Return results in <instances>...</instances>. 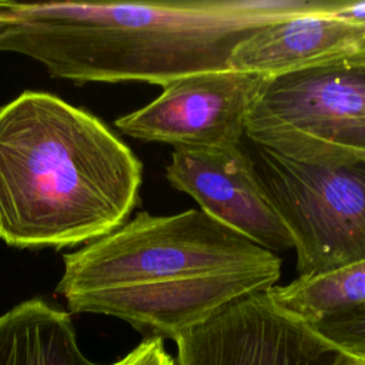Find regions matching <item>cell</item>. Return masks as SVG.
Segmentation results:
<instances>
[{"mask_svg": "<svg viewBox=\"0 0 365 365\" xmlns=\"http://www.w3.org/2000/svg\"><path fill=\"white\" fill-rule=\"evenodd\" d=\"M338 0H182L114 3L0 1V51L38 61L51 77L165 84L227 70L255 30L335 13Z\"/></svg>", "mask_w": 365, "mask_h": 365, "instance_id": "obj_1", "label": "cell"}, {"mask_svg": "<svg viewBox=\"0 0 365 365\" xmlns=\"http://www.w3.org/2000/svg\"><path fill=\"white\" fill-rule=\"evenodd\" d=\"M143 164L98 117L44 91L0 107V238L16 248L88 244L138 202Z\"/></svg>", "mask_w": 365, "mask_h": 365, "instance_id": "obj_2", "label": "cell"}, {"mask_svg": "<svg viewBox=\"0 0 365 365\" xmlns=\"http://www.w3.org/2000/svg\"><path fill=\"white\" fill-rule=\"evenodd\" d=\"M56 291L73 294L175 278L277 267L281 259L201 210L138 212L110 234L63 255Z\"/></svg>", "mask_w": 365, "mask_h": 365, "instance_id": "obj_3", "label": "cell"}, {"mask_svg": "<svg viewBox=\"0 0 365 365\" xmlns=\"http://www.w3.org/2000/svg\"><path fill=\"white\" fill-rule=\"evenodd\" d=\"M245 138L309 164L365 160V51L264 76Z\"/></svg>", "mask_w": 365, "mask_h": 365, "instance_id": "obj_4", "label": "cell"}, {"mask_svg": "<svg viewBox=\"0 0 365 365\" xmlns=\"http://www.w3.org/2000/svg\"><path fill=\"white\" fill-rule=\"evenodd\" d=\"M250 144L261 185L292 238L298 277L365 259V160L309 164Z\"/></svg>", "mask_w": 365, "mask_h": 365, "instance_id": "obj_5", "label": "cell"}, {"mask_svg": "<svg viewBox=\"0 0 365 365\" xmlns=\"http://www.w3.org/2000/svg\"><path fill=\"white\" fill-rule=\"evenodd\" d=\"M262 77L227 68L177 78L155 100L117 118L115 127L133 138L173 147L240 145Z\"/></svg>", "mask_w": 365, "mask_h": 365, "instance_id": "obj_6", "label": "cell"}, {"mask_svg": "<svg viewBox=\"0 0 365 365\" xmlns=\"http://www.w3.org/2000/svg\"><path fill=\"white\" fill-rule=\"evenodd\" d=\"M281 277V265L175 278L66 297L71 312L120 318L145 335L175 341L245 295L265 291Z\"/></svg>", "mask_w": 365, "mask_h": 365, "instance_id": "obj_7", "label": "cell"}, {"mask_svg": "<svg viewBox=\"0 0 365 365\" xmlns=\"http://www.w3.org/2000/svg\"><path fill=\"white\" fill-rule=\"evenodd\" d=\"M268 289L232 301L180 335L175 365H322L329 346Z\"/></svg>", "mask_w": 365, "mask_h": 365, "instance_id": "obj_8", "label": "cell"}, {"mask_svg": "<svg viewBox=\"0 0 365 365\" xmlns=\"http://www.w3.org/2000/svg\"><path fill=\"white\" fill-rule=\"evenodd\" d=\"M165 177L175 190L192 197L201 211L261 248L272 254L294 250L287 227L241 145L174 147Z\"/></svg>", "mask_w": 365, "mask_h": 365, "instance_id": "obj_9", "label": "cell"}, {"mask_svg": "<svg viewBox=\"0 0 365 365\" xmlns=\"http://www.w3.org/2000/svg\"><path fill=\"white\" fill-rule=\"evenodd\" d=\"M365 51V23L314 13L261 27L232 51L228 68L274 76Z\"/></svg>", "mask_w": 365, "mask_h": 365, "instance_id": "obj_10", "label": "cell"}, {"mask_svg": "<svg viewBox=\"0 0 365 365\" xmlns=\"http://www.w3.org/2000/svg\"><path fill=\"white\" fill-rule=\"evenodd\" d=\"M0 365L107 364L83 354L67 311L31 298L0 315Z\"/></svg>", "mask_w": 365, "mask_h": 365, "instance_id": "obj_11", "label": "cell"}, {"mask_svg": "<svg viewBox=\"0 0 365 365\" xmlns=\"http://www.w3.org/2000/svg\"><path fill=\"white\" fill-rule=\"evenodd\" d=\"M287 314L312 325L365 304V259L268 289Z\"/></svg>", "mask_w": 365, "mask_h": 365, "instance_id": "obj_12", "label": "cell"}, {"mask_svg": "<svg viewBox=\"0 0 365 365\" xmlns=\"http://www.w3.org/2000/svg\"><path fill=\"white\" fill-rule=\"evenodd\" d=\"M309 327L329 346L331 354L365 361V304Z\"/></svg>", "mask_w": 365, "mask_h": 365, "instance_id": "obj_13", "label": "cell"}, {"mask_svg": "<svg viewBox=\"0 0 365 365\" xmlns=\"http://www.w3.org/2000/svg\"><path fill=\"white\" fill-rule=\"evenodd\" d=\"M114 365H175L161 338H144Z\"/></svg>", "mask_w": 365, "mask_h": 365, "instance_id": "obj_14", "label": "cell"}, {"mask_svg": "<svg viewBox=\"0 0 365 365\" xmlns=\"http://www.w3.org/2000/svg\"><path fill=\"white\" fill-rule=\"evenodd\" d=\"M322 365H365V361L345 354H332V358L325 361Z\"/></svg>", "mask_w": 365, "mask_h": 365, "instance_id": "obj_15", "label": "cell"}]
</instances>
